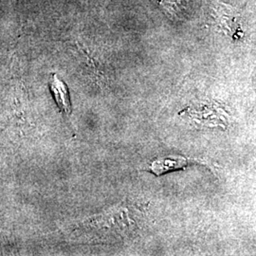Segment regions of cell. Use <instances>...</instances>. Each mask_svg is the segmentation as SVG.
Instances as JSON below:
<instances>
[{"instance_id":"cell-1","label":"cell","mask_w":256,"mask_h":256,"mask_svg":"<svg viewBox=\"0 0 256 256\" xmlns=\"http://www.w3.org/2000/svg\"><path fill=\"white\" fill-rule=\"evenodd\" d=\"M50 88L59 108L66 115H70L72 104L66 84L60 80L56 74H54L50 81Z\"/></svg>"},{"instance_id":"cell-2","label":"cell","mask_w":256,"mask_h":256,"mask_svg":"<svg viewBox=\"0 0 256 256\" xmlns=\"http://www.w3.org/2000/svg\"><path fill=\"white\" fill-rule=\"evenodd\" d=\"M186 164V162L184 158H164L162 160H156L151 166L152 171L156 174H164L165 171L172 170L174 168H182Z\"/></svg>"},{"instance_id":"cell-3","label":"cell","mask_w":256,"mask_h":256,"mask_svg":"<svg viewBox=\"0 0 256 256\" xmlns=\"http://www.w3.org/2000/svg\"><path fill=\"white\" fill-rule=\"evenodd\" d=\"M164 9L173 16H180L182 14L184 5L180 0H160Z\"/></svg>"}]
</instances>
